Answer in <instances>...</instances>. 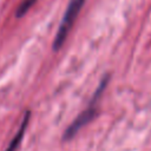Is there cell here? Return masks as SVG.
I'll list each match as a JSON object with an SVG mask.
<instances>
[{
  "instance_id": "6da1fadb",
  "label": "cell",
  "mask_w": 151,
  "mask_h": 151,
  "mask_svg": "<svg viewBox=\"0 0 151 151\" xmlns=\"http://www.w3.org/2000/svg\"><path fill=\"white\" fill-rule=\"evenodd\" d=\"M107 81H109V77L106 76L105 78H103V80L100 81L98 88L96 90V93H94V96L92 97V100H91L88 107H87L86 110H84V111L70 124V126L65 130L64 136H63V140H70V139H72V138L77 134V132H78L83 126H85L90 120L93 119V117L96 116V112H97V109H96L97 101H98V99L100 98L103 91L105 90Z\"/></svg>"
},
{
  "instance_id": "7a4b0ae2",
  "label": "cell",
  "mask_w": 151,
  "mask_h": 151,
  "mask_svg": "<svg viewBox=\"0 0 151 151\" xmlns=\"http://www.w3.org/2000/svg\"><path fill=\"white\" fill-rule=\"evenodd\" d=\"M85 1L86 0H70L68 6L66 8V12L63 17V20L59 25V28L57 31V34H55V38L53 41V50L54 51H58L63 46V44L66 40V38H67V35H68V33H70V31H71V28H72V26H73V24H74V21H76V19H77V17H78Z\"/></svg>"
},
{
  "instance_id": "3957f363",
  "label": "cell",
  "mask_w": 151,
  "mask_h": 151,
  "mask_svg": "<svg viewBox=\"0 0 151 151\" xmlns=\"http://www.w3.org/2000/svg\"><path fill=\"white\" fill-rule=\"evenodd\" d=\"M29 118H31V112H29V111H26V112H25V116H24V119H22V122H21V125H20V127H19L17 134H15L14 138L11 140L9 145L7 146L6 151H15V150H17V147L19 146V144H20V142H21V139H22V137H24V133H25V130H26V127H27V125H28Z\"/></svg>"
},
{
  "instance_id": "277c9868",
  "label": "cell",
  "mask_w": 151,
  "mask_h": 151,
  "mask_svg": "<svg viewBox=\"0 0 151 151\" xmlns=\"http://www.w3.org/2000/svg\"><path fill=\"white\" fill-rule=\"evenodd\" d=\"M37 1H38V0H22V1L20 2V5H19L18 9H17V17L19 18V17L25 15V14L32 8V6H33Z\"/></svg>"
}]
</instances>
